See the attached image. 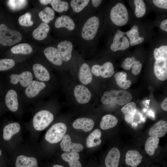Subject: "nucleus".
<instances>
[{"label": "nucleus", "instance_id": "5701e85b", "mask_svg": "<svg viewBox=\"0 0 167 167\" xmlns=\"http://www.w3.org/2000/svg\"><path fill=\"white\" fill-rule=\"evenodd\" d=\"M6 103L7 108L11 111L15 112L18 108L17 94L14 90H9L6 96Z\"/></svg>", "mask_w": 167, "mask_h": 167}, {"label": "nucleus", "instance_id": "a878e982", "mask_svg": "<svg viewBox=\"0 0 167 167\" xmlns=\"http://www.w3.org/2000/svg\"><path fill=\"white\" fill-rule=\"evenodd\" d=\"M33 70L35 77L39 80L47 81L49 80V73L42 65L38 63L34 64L33 66Z\"/></svg>", "mask_w": 167, "mask_h": 167}, {"label": "nucleus", "instance_id": "8fccbe9b", "mask_svg": "<svg viewBox=\"0 0 167 167\" xmlns=\"http://www.w3.org/2000/svg\"><path fill=\"white\" fill-rule=\"evenodd\" d=\"M52 167H64L62 165H54Z\"/></svg>", "mask_w": 167, "mask_h": 167}, {"label": "nucleus", "instance_id": "423d86ee", "mask_svg": "<svg viewBox=\"0 0 167 167\" xmlns=\"http://www.w3.org/2000/svg\"><path fill=\"white\" fill-rule=\"evenodd\" d=\"M99 25V19L93 16L89 19L84 24L81 35L84 39L89 40L93 39L97 32Z\"/></svg>", "mask_w": 167, "mask_h": 167}, {"label": "nucleus", "instance_id": "09e8293b", "mask_svg": "<svg viewBox=\"0 0 167 167\" xmlns=\"http://www.w3.org/2000/svg\"><path fill=\"white\" fill-rule=\"evenodd\" d=\"M52 0H39L40 2L43 5H47L49 4H51Z\"/></svg>", "mask_w": 167, "mask_h": 167}, {"label": "nucleus", "instance_id": "39448f33", "mask_svg": "<svg viewBox=\"0 0 167 167\" xmlns=\"http://www.w3.org/2000/svg\"><path fill=\"white\" fill-rule=\"evenodd\" d=\"M54 115L49 111L46 110L40 111L35 115L33 120L34 128L37 131L44 130L53 121Z\"/></svg>", "mask_w": 167, "mask_h": 167}, {"label": "nucleus", "instance_id": "a211bd4d", "mask_svg": "<svg viewBox=\"0 0 167 167\" xmlns=\"http://www.w3.org/2000/svg\"><path fill=\"white\" fill-rule=\"evenodd\" d=\"M121 110L125 115V121L128 123H132L134 121L137 110L135 103L129 102L123 106Z\"/></svg>", "mask_w": 167, "mask_h": 167}, {"label": "nucleus", "instance_id": "cd10ccee", "mask_svg": "<svg viewBox=\"0 0 167 167\" xmlns=\"http://www.w3.org/2000/svg\"><path fill=\"white\" fill-rule=\"evenodd\" d=\"M138 27L137 25H134L130 30L126 32L127 36L129 38V42L131 46L140 44L144 40V38L139 36Z\"/></svg>", "mask_w": 167, "mask_h": 167}, {"label": "nucleus", "instance_id": "f257e3e1", "mask_svg": "<svg viewBox=\"0 0 167 167\" xmlns=\"http://www.w3.org/2000/svg\"><path fill=\"white\" fill-rule=\"evenodd\" d=\"M132 98L131 94L126 91L112 89L104 93L101 101L105 105L115 103L122 105L130 102Z\"/></svg>", "mask_w": 167, "mask_h": 167}, {"label": "nucleus", "instance_id": "9b49d317", "mask_svg": "<svg viewBox=\"0 0 167 167\" xmlns=\"http://www.w3.org/2000/svg\"><path fill=\"white\" fill-rule=\"evenodd\" d=\"M74 94L77 102L81 104L88 103L91 97V93L85 86L79 85L76 86L74 90Z\"/></svg>", "mask_w": 167, "mask_h": 167}, {"label": "nucleus", "instance_id": "72a5a7b5", "mask_svg": "<svg viewBox=\"0 0 167 167\" xmlns=\"http://www.w3.org/2000/svg\"><path fill=\"white\" fill-rule=\"evenodd\" d=\"M159 142V138L150 136L147 139L145 144V149L147 153L150 155H153L156 149L158 147Z\"/></svg>", "mask_w": 167, "mask_h": 167}, {"label": "nucleus", "instance_id": "7ed1b4c3", "mask_svg": "<svg viewBox=\"0 0 167 167\" xmlns=\"http://www.w3.org/2000/svg\"><path fill=\"white\" fill-rule=\"evenodd\" d=\"M110 17L113 23L118 26H122L127 22L129 15L127 9L122 3H117L111 9Z\"/></svg>", "mask_w": 167, "mask_h": 167}, {"label": "nucleus", "instance_id": "aec40b11", "mask_svg": "<svg viewBox=\"0 0 167 167\" xmlns=\"http://www.w3.org/2000/svg\"><path fill=\"white\" fill-rule=\"evenodd\" d=\"M46 86L44 82L32 80L26 88L25 94L29 98L34 97L37 96Z\"/></svg>", "mask_w": 167, "mask_h": 167}, {"label": "nucleus", "instance_id": "f3484780", "mask_svg": "<svg viewBox=\"0 0 167 167\" xmlns=\"http://www.w3.org/2000/svg\"><path fill=\"white\" fill-rule=\"evenodd\" d=\"M79 79L81 83L87 85L92 80V74L91 68L88 64L84 63L81 66L79 72Z\"/></svg>", "mask_w": 167, "mask_h": 167}, {"label": "nucleus", "instance_id": "79ce46f5", "mask_svg": "<svg viewBox=\"0 0 167 167\" xmlns=\"http://www.w3.org/2000/svg\"><path fill=\"white\" fill-rule=\"evenodd\" d=\"M14 61L11 58L0 59V71H6L13 67L15 65Z\"/></svg>", "mask_w": 167, "mask_h": 167}, {"label": "nucleus", "instance_id": "7c9ffc66", "mask_svg": "<svg viewBox=\"0 0 167 167\" xmlns=\"http://www.w3.org/2000/svg\"><path fill=\"white\" fill-rule=\"evenodd\" d=\"M118 122V120L116 117L111 114H107L102 117L100 127L102 130H107L115 126Z\"/></svg>", "mask_w": 167, "mask_h": 167}, {"label": "nucleus", "instance_id": "6ab92c4d", "mask_svg": "<svg viewBox=\"0 0 167 167\" xmlns=\"http://www.w3.org/2000/svg\"><path fill=\"white\" fill-rule=\"evenodd\" d=\"M95 125L94 121L87 118H80L75 120L72 126L76 129H81L85 132H88L93 128Z\"/></svg>", "mask_w": 167, "mask_h": 167}, {"label": "nucleus", "instance_id": "e433bc0d", "mask_svg": "<svg viewBox=\"0 0 167 167\" xmlns=\"http://www.w3.org/2000/svg\"><path fill=\"white\" fill-rule=\"evenodd\" d=\"M50 4L53 9L58 12L66 11L68 9V3L65 1L59 0H53L52 1Z\"/></svg>", "mask_w": 167, "mask_h": 167}, {"label": "nucleus", "instance_id": "c756f323", "mask_svg": "<svg viewBox=\"0 0 167 167\" xmlns=\"http://www.w3.org/2000/svg\"><path fill=\"white\" fill-rule=\"evenodd\" d=\"M101 135V132L100 129L94 130L90 134L86 139L87 147L90 148L100 145L101 142L100 139Z\"/></svg>", "mask_w": 167, "mask_h": 167}, {"label": "nucleus", "instance_id": "1a4fd4ad", "mask_svg": "<svg viewBox=\"0 0 167 167\" xmlns=\"http://www.w3.org/2000/svg\"><path fill=\"white\" fill-rule=\"evenodd\" d=\"M154 70L157 78L163 81L167 78V58H159L155 62Z\"/></svg>", "mask_w": 167, "mask_h": 167}, {"label": "nucleus", "instance_id": "b1692460", "mask_svg": "<svg viewBox=\"0 0 167 167\" xmlns=\"http://www.w3.org/2000/svg\"><path fill=\"white\" fill-rule=\"evenodd\" d=\"M62 159L68 163L70 167H82L79 161V154L77 152H66L61 155Z\"/></svg>", "mask_w": 167, "mask_h": 167}, {"label": "nucleus", "instance_id": "393cba45", "mask_svg": "<svg viewBox=\"0 0 167 167\" xmlns=\"http://www.w3.org/2000/svg\"><path fill=\"white\" fill-rule=\"evenodd\" d=\"M15 166L17 167H38V164L35 158L21 155L17 158Z\"/></svg>", "mask_w": 167, "mask_h": 167}, {"label": "nucleus", "instance_id": "0eeeda50", "mask_svg": "<svg viewBox=\"0 0 167 167\" xmlns=\"http://www.w3.org/2000/svg\"><path fill=\"white\" fill-rule=\"evenodd\" d=\"M113 64L111 62H105L102 66L93 65L91 68L92 74L98 77L101 76L104 78H108L112 76L114 73Z\"/></svg>", "mask_w": 167, "mask_h": 167}, {"label": "nucleus", "instance_id": "c85d7f7f", "mask_svg": "<svg viewBox=\"0 0 167 167\" xmlns=\"http://www.w3.org/2000/svg\"><path fill=\"white\" fill-rule=\"evenodd\" d=\"M20 127L18 122L9 124L5 126L3 129V138L5 140H9L14 135L19 132Z\"/></svg>", "mask_w": 167, "mask_h": 167}, {"label": "nucleus", "instance_id": "a18cd8bd", "mask_svg": "<svg viewBox=\"0 0 167 167\" xmlns=\"http://www.w3.org/2000/svg\"><path fill=\"white\" fill-rule=\"evenodd\" d=\"M160 28L162 30L167 31V19H165L161 23Z\"/></svg>", "mask_w": 167, "mask_h": 167}, {"label": "nucleus", "instance_id": "de8ad7c7", "mask_svg": "<svg viewBox=\"0 0 167 167\" xmlns=\"http://www.w3.org/2000/svg\"><path fill=\"white\" fill-rule=\"evenodd\" d=\"M102 0H92L93 5L95 7H98L101 4Z\"/></svg>", "mask_w": 167, "mask_h": 167}, {"label": "nucleus", "instance_id": "a19ab883", "mask_svg": "<svg viewBox=\"0 0 167 167\" xmlns=\"http://www.w3.org/2000/svg\"><path fill=\"white\" fill-rule=\"evenodd\" d=\"M31 15L30 13L28 12L20 16L19 18V24L23 26L28 27L32 26L33 22L31 20Z\"/></svg>", "mask_w": 167, "mask_h": 167}, {"label": "nucleus", "instance_id": "3c124183", "mask_svg": "<svg viewBox=\"0 0 167 167\" xmlns=\"http://www.w3.org/2000/svg\"><path fill=\"white\" fill-rule=\"evenodd\" d=\"M1 154H2V152H1V150L0 149V156L1 155Z\"/></svg>", "mask_w": 167, "mask_h": 167}, {"label": "nucleus", "instance_id": "37998d69", "mask_svg": "<svg viewBox=\"0 0 167 167\" xmlns=\"http://www.w3.org/2000/svg\"><path fill=\"white\" fill-rule=\"evenodd\" d=\"M154 56L156 60L159 58H167V46L162 45L159 48H156L154 50Z\"/></svg>", "mask_w": 167, "mask_h": 167}, {"label": "nucleus", "instance_id": "c9c22d12", "mask_svg": "<svg viewBox=\"0 0 167 167\" xmlns=\"http://www.w3.org/2000/svg\"><path fill=\"white\" fill-rule=\"evenodd\" d=\"M55 12L53 10L49 7H45L43 10L40 11L39 15L43 21L47 24L53 20Z\"/></svg>", "mask_w": 167, "mask_h": 167}, {"label": "nucleus", "instance_id": "f03ea898", "mask_svg": "<svg viewBox=\"0 0 167 167\" xmlns=\"http://www.w3.org/2000/svg\"><path fill=\"white\" fill-rule=\"evenodd\" d=\"M22 35L18 31L11 30L4 24L0 25V44L10 46L19 42Z\"/></svg>", "mask_w": 167, "mask_h": 167}, {"label": "nucleus", "instance_id": "f704fd0d", "mask_svg": "<svg viewBox=\"0 0 167 167\" xmlns=\"http://www.w3.org/2000/svg\"><path fill=\"white\" fill-rule=\"evenodd\" d=\"M32 51V47L27 43L18 44L11 49V52L14 54H31Z\"/></svg>", "mask_w": 167, "mask_h": 167}, {"label": "nucleus", "instance_id": "4468645a", "mask_svg": "<svg viewBox=\"0 0 167 167\" xmlns=\"http://www.w3.org/2000/svg\"><path fill=\"white\" fill-rule=\"evenodd\" d=\"M122 66L124 69L127 70L132 68V73L135 75L140 73L142 67V64L134 57L126 58L122 62Z\"/></svg>", "mask_w": 167, "mask_h": 167}, {"label": "nucleus", "instance_id": "58836bf2", "mask_svg": "<svg viewBox=\"0 0 167 167\" xmlns=\"http://www.w3.org/2000/svg\"><path fill=\"white\" fill-rule=\"evenodd\" d=\"M89 2V0H72L71 5L74 11L79 12L88 4Z\"/></svg>", "mask_w": 167, "mask_h": 167}, {"label": "nucleus", "instance_id": "412c9836", "mask_svg": "<svg viewBox=\"0 0 167 167\" xmlns=\"http://www.w3.org/2000/svg\"><path fill=\"white\" fill-rule=\"evenodd\" d=\"M44 54L48 59L53 64L57 66L62 64V61L56 48L53 47H48L44 50Z\"/></svg>", "mask_w": 167, "mask_h": 167}, {"label": "nucleus", "instance_id": "2f4dec72", "mask_svg": "<svg viewBox=\"0 0 167 167\" xmlns=\"http://www.w3.org/2000/svg\"><path fill=\"white\" fill-rule=\"evenodd\" d=\"M49 29V27L47 24L42 23L33 31L32 36L37 40H43L47 37Z\"/></svg>", "mask_w": 167, "mask_h": 167}, {"label": "nucleus", "instance_id": "bb28decb", "mask_svg": "<svg viewBox=\"0 0 167 167\" xmlns=\"http://www.w3.org/2000/svg\"><path fill=\"white\" fill-rule=\"evenodd\" d=\"M55 26L57 28L65 27L71 31L74 29L75 25L72 19L67 15H62L58 17L56 20Z\"/></svg>", "mask_w": 167, "mask_h": 167}, {"label": "nucleus", "instance_id": "ddd939ff", "mask_svg": "<svg viewBox=\"0 0 167 167\" xmlns=\"http://www.w3.org/2000/svg\"><path fill=\"white\" fill-rule=\"evenodd\" d=\"M72 48V44L69 41L65 40L58 44V50L62 61H67L71 59Z\"/></svg>", "mask_w": 167, "mask_h": 167}, {"label": "nucleus", "instance_id": "20e7f679", "mask_svg": "<svg viewBox=\"0 0 167 167\" xmlns=\"http://www.w3.org/2000/svg\"><path fill=\"white\" fill-rule=\"evenodd\" d=\"M66 130L67 127L65 124L61 122L56 123L47 131L45 139L51 143H57L62 139Z\"/></svg>", "mask_w": 167, "mask_h": 167}, {"label": "nucleus", "instance_id": "f8f14e48", "mask_svg": "<svg viewBox=\"0 0 167 167\" xmlns=\"http://www.w3.org/2000/svg\"><path fill=\"white\" fill-rule=\"evenodd\" d=\"M10 82L13 84H17L19 82L24 87H27L32 81L33 76L29 71L23 72L20 75L12 74L10 76Z\"/></svg>", "mask_w": 167, "mask_h": 167}, {"label": "nucleus", "instance_id": "ea45409f", "mask_svg": "<svg viewBox=\"0 0 167 167\" xmlns=\"http://www.w3.org/2000/svg\"><path fill=\"white\" fill-rule=\"evenodd\" d=\"M27 2V1L25 0H10L7 2V5L11 10L18 11L24 7Z\"/></svg>", "mask_w": 167, "mask_h": 167}, {"label": "nucleus", "instance_id": "4be33fe9", "mask_svg": "<svg viewBox=\"0 0 167 167\" xmlns=\"http://www.w3.org/2000/svg\"><path fill=\"white\" fill-rule=\"evenodd\" d=\"M143 156L136 150H129L126 154V164L132 167H136L141 163Z\"/></svg>", "mask_w": 167, "mask_h": 167}, {"label": "nucleus", "instance_id": "dca6fc26", "mask_svg": "<svg viewBox=\"0 0 167 167\" xmlns=\"http://www.w3.org/2000/svg\"><path fill=\"white\" fill-rule=\"evenodd\" d=\"M167 131V122L160 120L153 126L149 131L148 134L151 136L161 137L164 136Z\"/></svg>", "mask_w": 167, "mask_h": 167}, {"label": "nucleus", "instance_id": "c03bdc74", "mask_svg": "<svg viewBox=\"0 0 167 167\" xmlns=\"http://www.w3.org/2000/svg\"><path fill=\"white\" fill-rule=\"evenodd\" d=\"M154 4L156 6L163 9H167V0H154Z\"/></svg>", "mask_w": 167, "mask_h": 167}, {"label": "nucleus", "instance_id": "473e14b6", "mask_svg": "<svg viewBox=\"0 0 167 167\" xmlns=\"http://www.w3.org/2000/svg\"><path fill=\"white\" fill-rule=\"evenodd\" d=\"M127 73L125 71L118 72L114 75L117 84L121 88L126 89L130 87L131 82L130 80H127Z\"/></svg>", "mask_w": 167, "mask_h": 167}, {"label": "nucleus", "instance_id": "49530a36", "mask_svg": "<svg viewBox=\"0 0 167 167\" xmlns=\"http://www.w3.org/2000/svg\"><path fill=\"white\" fill-rule=\"evenodd\" d=\"M161 107L162 109L167 111V98L166 97L162 101L161 104Z\"/></svg>", "mask_w": 167, "mask_h": 167}, {"label": "nucleus", "instance_id": "2eb2a0df", "mask_svg": "<svg viewBox=\"0 0 167 167\" xmlns=\"http://www.w3.org/2000/svg\"><path fill=\"white\" fill-rule=\"evenodd\" d=\"M120 155V152L117 148H113L111 149L105 160L106 167H118Z\"/></svg>", "mask_w": 167, "mask_h": 167}, {"label": "nucleus", "instance_id": "9d476101", "mask_svg": "<svg viewBox=\"0 0 167 167\" xmlns=\"http://www.w3.org/2000/svg\"><path fill=\"white\" fill-rule=\"evenodd\" d=\"M62 149L66 152H79L83 149V146L79 143H72L71 138L68 135H65L60 143Z\"/></svg>", "mask_w": 167, "mask_h": 167}, {"label": "nucleus", "instance_id": "4c0bfd02", "mask_svg": "<svg viewBox=\"0 0 167 167\" xmlns=\"http://www.w3.org/2000/svg\"><path fill=\"white\" fill-rule=\"evenodd\" d=\"M134 2L135 6V14L136 17H141L144 15L146 12L145 3L143 0H135Z\"/></svg>", "mask_w": 167, "mask_h": 167}, {"label": "nucleus", "instance_id": "6e6552de", "mask_svg": "<svg viewBox=\"0 0 167 167\" xmlns=\"http://www.w3.org/2000/svg\"><path fill=\"white\" fill-rule=\"evenodd\" d=\"M124 33L118 30L115 34L110 49L113 51L124 50L130 46V43L127 37L124 36Z\"/></svg>", "mask_w": 167, "mask_h": 167}]
</instances>
